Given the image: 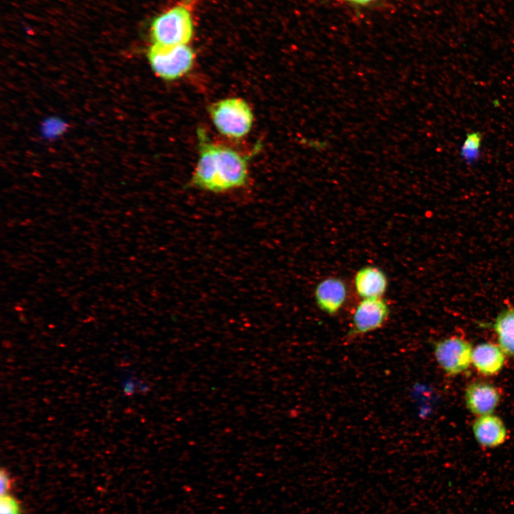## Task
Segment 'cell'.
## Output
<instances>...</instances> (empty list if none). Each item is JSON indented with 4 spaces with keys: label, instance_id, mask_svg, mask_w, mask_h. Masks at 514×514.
Masks as SVG:
<instances>
[{
    "label": "cell",
    "instance_id": "obj_1",
    "mask_svg": "<svg viewBox=\"0 0 514 514\" xmlns=\"http://www.w3.org/2000/svg\"><path fill=\"white\" fill-rule=\"evenodd\" d=\"M197 138L198 158L189 182L192 186L219 193L247 184L251 155L211 141L201 128Z\"/></svg>",
    "mask_w": 514,
    "mask_h": 514
},
{
    "label": "cell",
    "instance_id": "obj_2",
    "mask_svg": "<svg viewBox=\"0 0 514 514\" xmlns=\"http://www.w3.org/2000/svg\"><path fill=\"white\" fill-rule=\"evenodd\" d=\"M208 111L216 130L223 136L238 140L246 136L253 124L248 104L241 98H226L211 104Z\"/></svg>",
    "mask_w": 514,
    "mask_h": 514
},
{
    "label": "cell",
    "instance_id": "obj_3",
    "mask_svg": "<svg viewBox=\"0 0 514 514\" xmlns=\"http://www.w3.org/2000/svg\"><path fill=\"white\" fill-rule=\"evenodd\" d=\"M147 57L154 74L166 81H174L188 74L193 67L195 54L184 45H161L153 44L148 50Z\"/></svg>",
    "mask_w": 514,
    "mask_h": 514
},
{
    "label": "cell",
    "instance_id": "obj_4",
    "mask_svg": "<svg viewBox=\"0 0 514 514\" xmlns=\"http://www.w3.org/2000/svg\"><path fill=\"white\" fill-rule=\"evenodd\" d=\"M193 34L190 11L183 6L169 9L156 16L151 26L153 44L161 45L188 44Z\"/></svg>",
    "mask_w": 514,
    "mask_h": 514
},
{
    "label": "cell",
    "instance_id": "obj_5",
    "mask_svg": "<svg viewBox=\"0 0 514 514\" xmlns=\"http://www.w3.org/2000/svg\"><path fill=\"white\" fill-rule=\"evenodd\" d=\"M473 346L465 338L451 336L433 343V354L439 367L448 376H457L472 365Z\"/></svg>",
    "mask_w": 514,
    "mask_h": 514
},
{
    "label": "cell",
    "instance_id": "obj_6",
    "mask_svg": "<svg viewBox=\"0 0 514 514\" xmlns=\"http://www.w3.org/2000/svg\"><path fill=\"white\" fill-rule=\"evenodd\" d=\"M390 313L389 305L383 298L361 299L354 309L346 341H353L381 328Z\"/></svg>",
    "mask_w": 514,
    "mask_h": 514
},
{
    "label": "cell",
    "instance_id": "obj_7",
    "mask_svg": "<svg viewBox=\"0 0 514 514\" xmlns=\"http://www.w3.org/2000/svg\"><path fill=\"white\" fill-rule=\"evenodd\" d=\"M501 395L497 386L482 380L469 383L464 391L465 406L477 417L493 413L500 404Z\"/></svg>",
    "mask_w": 514,
    "mask_h": 514
},
{
    "label": "cell",
    "instance_id": "obj_8",
    "mask_svg": "<svg viewBox=\"0 0 514 514\" xmlns=\"http://www.w3.org/2000/svg\"><path fill=\"white\" fill-rule=\"evenodd\" d=\"M348 297L345 281L338 277H327L318 283L314 289V300L318 308L329 316L336 315Z\"/></svg>",
    "mask_w": 514,
    "mask_h": 514
},
{
    "label": "cell",
    "instance_id": "obj_9",
    "mask_svg": "<svg viewBox=\"0 0 514 514\" xmlns=\"http://www.w3.org/2000/svg\"><path fill=\"white\" fill-rule=\"evenodd\" d=\"M472 431L477 443L485 448L498 447L508 438L503 420L493 413L477 417L472 424Z\"/></svg>",
    "mask_w": 514,
    "mask_h": 514
},
{
    "label": "cell",
    "instance_id": "obj_10",
    "mask_svg": "<svg viewBox=\"0 0 514 514\" xmlns=\"http://www.w3.org/2000/svg\"><path fill=\"white\" fill-rule=\"evenodd\" d=\"M353 285L361 299L380 298L387 291L388 280L386 273L380 268L366 266L356 272Z\"/></svg>",
    "mask_w": 514,
    "mask_h": 514
},
{
    "label": "cell",
    "instance_id": "obj_11",
    "mask_svg": "<svg viewBox=\"0 0 514 514\" xmlns=\"http://www.w3.org/2000/svg\"><path fill=\"white\" fill-rule=\"evenodd\" d=\"M505 356L498 344L482 343L473 348L472 365L483 376H495L502 371Z\"/></svg>",
    "mask_w": 514,
    "mask_h": 514
},
{
    "label": "cell",
    "instance_id": "obj_12",
    "mask_svg": "<svg viewBox=\"0 0 514 514\" xmlns=\"http://www.w3.org/2000/svg\"><path fill=\"white\" fill-rule=\"evenodd\" d=\"M498 345L506 356L514 358V307L503 310L491 324Z\"/></svg>",
    "mask_w": 514,
    "mask_h": 514
},
{
    "label": "cell",
    "instance_id": "obj_13",
    "mask_svg": "<svg viewBox=\"0 0 514 514\" xmlns=\"http://www.w3.org/2000/svg\"><path fill=\"white\" fill-rule=\"evenodd\" d=\"M482 136L479 132L467 134L461 148V155L468 162L478 159L480 153Z\"/></svg>",
    "mask_w": 514,
    "mask_h": 514
},
{
    "label": "cell",
    "instance_id": "obj_14",
    "mask_svg": "<svg viewBox=\"0 0 514 514\" xmlns=\"http://www.w3.org/2000/svg\"><path fill=\"white\" fill-rule=\"evenodd\" d=\"M0 514H23L20 503L9 493L1 495Z\"/></svg>",
    "mask_w": 514,
    "mask_h": 514
},
{
    "label": "cell",
    "instance_id": "obj_15",
    "mask_svg": "<svg viewBox=\"0 0 514 514\" xmlns=\"http://www.w3.org/2000/svg\"><path fill=\"white\" fill-rule=\"evenodd\" d=\"M1 495L9 493L12 486V480L9 473L4 468L0 472Z\"/></svg>",
    "mask_w": 514,
    "mask_h": 514
},
{
    "label": "cell",
    "instance_id": "obj_16",
    "mask_svg": "<svg viewBox=\"0 0 514 514\" xmlns=\"http://www.w3.org/2000/svg\"><path fill=\"white\" fill-rule=\"evenodd\" d=\"M306 144H307L309 147L313 148L316 150H321L324 149L327 147V143L323 141H319V140H306V142H304Z\"/></svg>",
    "mask_w": 514,
    "mask_h": 514
},
{
    "label": "cell",
    "instance_id": "obj_17",
    "mask_svg": "<svg viewBox=\"0 0 514 514\" xmlns=\"http://www.w3.org/2000/svg\"><path fill=\"white\" fill-rule=\"evenodd\" d=\"M351 3L356 4H360V5H365L367 4H369L375 0H346Z\"/></svg>",
    "mask_w": 514,
    "mask_h": 514
},
{
    "label": "cell",
    "instance_id": "obj_18",
    "mask_svg": "<svg viewBox=\"0 0 514 514\" xmlns=\"http://www.w3.org/2000/svg\"><path fill=\"white\" fill-rule=\"evenodd\" d=\"M186 1H191V0H186Z\"/></svg>",
    "mask_w": 514,
    "mask_h": 514
}]
</instances>
